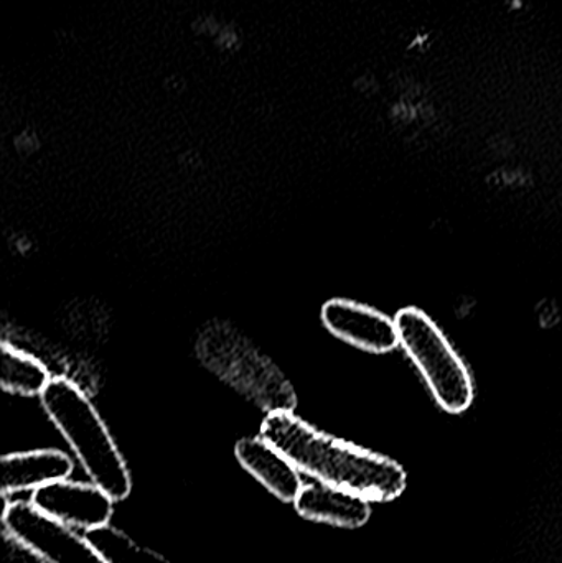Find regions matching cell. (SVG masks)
<instances>
[{"label":"cell","instance_id":"1","mask_svg":"<svg viewBox=\"0 0 562 563\" xmlns=\"http://www.w3.org/2000/svg\"><path fill=\"white\" fill-rule=\"evenodd\" d=\"M261 437L304 475L366 501H395L408 486V475L395 460L320 432L290 410H271L261 426Z\"/></svg>","mask_w":562,"mask_h":563},{"label":"cell","instance_id":"2","mask_svg":"<svg viewBox=\"0 0 562 563\" xmlns=\"http://www.w3.org/2000/svg\"><path fill=\"white\" fill-rule=\"evenodd\" d=\"M40 402L71 446L92 485L108 493L114 501L128 499L132 492L131 473L85 390L68 377L53 376Z\"/></svg>","mask_w":562,"mask_h":563},{"label":"cell","instance_id":"3","mask_svg":"<svg viewBox=\"0 0 562 563\" xmlns=\"http://www.w3.org/2000/svg\"><path fill=\"white\" fill-rule=\"evenodd\" d=\"M399 346L418 367L438 406L448 413H464L475 399L474 377L444 331L426 311L406 307L395 317Z\"/></svg>","mask_w":562,"mask_h":563},{"label":"cell","instance_id":"4","mask_svg":"<svg viewBox=\"0 0 562 563\" xmlns=\"http://www.w3.org/2000/svg\"><path fill=\"white\" fill-rule=\"evenodd\" d=\"M2 525L46 563H106L86 536L49 518L32 503L5 501Z\"/></svg>","mask_w":562,"mask_h":563},{"label":"cell","instance_id":"5","mask_svg":"<svg viewBox=\"0 0 562 563\" xmlns=\"http://www.w3.org/2000/svg\"><path fill=\"white\" fill-rule=\"evenodd\" d=\"M320 317L333 336L366 353L386 354L399 346L395 318L370 305L332 298L323 305Z\"/></svg>","mask_w":562,"mask_h":563},{"label":"cell","instance_id":"6","mask_svg":"<svg viewBox=\"0 0 562 563\" xmlns=\"http://www.w3.org/2000/svg\"><path fill=\"white\" fill-rule=\"evenodd\" d=\"M30 503L49 518L86 532L109 525L114 511V499L108 493L92 483L86 485L69 479L35 489Z\"/></svg>","mask_w":562,"mask_h":563},{"label":"cell","instance_id":"7","mask_svg":"<svg viewBox=\"0 0 562 563\" xmlns=\"http://www.w3.org/2000/svg\"><path fill=\"white\" fill-rule=\"evenodd\" d=\"M240 465L279 501L294 503L302 489L300 472L264 437L241 439L234 446Z\"/></svg>","mask_w":562,"mask_h":563},{"label":"cell","instance_id":"8","mask_svg":"<svg viewBox=\"0 0 562 563\" xmlns=\"http://www.w3.org/2000/svg\"><path fill=\"white\" fill-rule=\"evenodd\" d=\"M294 506L304 519L333 528L360 529L372 518L370 501L319 482L304 485Z\"/></svg>","mask_w":562,"mask_h":563},{"label":"cell","instance_id":"9","mask_svg":"<svg viewBox=\"0 0 562 563\" xmlns=\"http://www.w3.org/2000/svg\"><path fill=\"white\" fill-rule=\"evenodd\" d=\"M2 466V496L35 492L42 486L68 479L73 460L59 450L43 449L9 453L0 460Z\"/></svg>","mask_w":562,"mask_h":563},{"label":"cell","instance_id":"10","mask_svg":"<svg viewBox=\"0 0 562 563\" xmlns=\"http://www.w3.org/2000/svg\"><path fill=\"white\" fill-rule=\"evenodd\" d=\"M52 377L42 361L3 341L0 346V386L5 393L40 397Z\"/></svg>","mask_w":562,"mask_h":563},{"label":"cell","instance_id":"11","mask_svg":"<svg viewBox=\"0 0 562 563\" xmlns=\"http://www.w3.org/2000/svg\"><path fill=\"white\" fill-rule=\"evenodd\" d=\"M85 536L106 563H170L164 555L142 548L121 529L109 525L92 529Z\"/></svg>","mask_w":562,"mask_h":563},{"label":"cell","instance_id":"12","mask_svg":"<svg viewBox=\"0 0 562 563\" xmlns=\"http://www.w3.org/2000/svg\"><path fill=\"white\" fill-rule=\"evenodd\" d=\"M2 563H46L29 544L2 528Z\"/></svg>","mask_w":562,"mask_h":563}]
</instances>
